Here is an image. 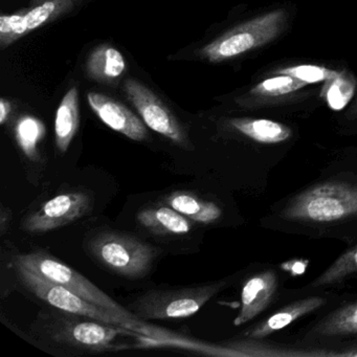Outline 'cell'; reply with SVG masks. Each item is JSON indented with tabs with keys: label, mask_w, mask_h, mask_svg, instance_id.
Masks as SVG:
<instances>
[{
	"label": "cell",
	"mask_w": 357,
	"mask_h": 357,
	"mask_svg": "<svg viewBox=\"0 0 357 357\" xmlns=\"http://www.w3.org/2000/svg\"><path fill=\"white\" fill-rule=\"evenodd\" d=\"M30 335L35 344L52 354L80 356L125 348V336H145L127 328L50 307L37 314Z\"/></svg>",
	"instance_id": "cell-1"
},
{
	"label": "cell",
	"mask_w": 357,
	"mask_h": 357,
	"mask_svg": "<svg viewBox=\"0 0 357 357\" xmlns=\"http://www.w3.org/2000/svg\"><path fill=\"white\" fill-rule=\"evenodd\" d=\"M13 263L22 265L43 279L58 284L89 301L91 304L114 313L116 317L127 321L133 331L143 334L150 340L160 342V340L168 338V334L144 324V321L137 319L128 308H125L112 300L103 290L97 287L93 282L89 281L76 269L64 264L45 250H34L28 254L16 255Z\"/></svg>",
	"instance_id": "cell-2"
},
{
	"label": "cell",
	"mask_w": 357,
	"mask_h": 357,
	"mask_svg": "<svg viewBox=\"0 0 357 357\" xmlns=\"http://www.w3.org/2000/svg\"><path fill=\"white\" fill-rule=\"evenodd\" d=\"M357 216V183L330 181L317 183L294 196L284 208L286 220L334 223Z\"/></svg>",
	"instance_id": "cell-3"
},
{
	"label": "cell",
	"mask_w": 357,
	"mask_h": 357,
	"mask_svg": "<svg viewBox=\"0 0 357 357\" xmlns=\"http://www.w3.org/2000/svg\"><path fill=\"white\" fill-rule=\"evenodd\" d=\"M87 250L102 266L130 280L149 275L160 256L155 246L130 234L112 229L95 234L87 242Z\"/></svg>",
	"instance_id": "cell-4"
},
{
	"label": "cell",
	"mask_w": 357,
	"mask_h": 357,
	"mask_svg": "<svg viewBox=\"0 0 357 357\" xmlns=\"http://www.w3.org/2000/svg\"><path fill=\"white\" fill-rule=\"evenodd\" d=\"M227 281L181 287L153 288L129 304L141 321L183 319L197 313L208 301L225 289Z\"/></svg>",
	"instance_id": "cell-5"
},
{
	"label": "cell",
	"mask_w": 357,
	"mask_h": 357,
	"mask_svg": "<svg viewBox=\"0 0 357 357\" xmlns=\"http://www.w3.org/2000/svg\"><path fill=\"white\" fill-rule=\"evenodd\" d=\"M283 10L269 12L227 31L202 47L199 55L212 63L227 61L277 38L285 26Z\"/></svg>",
	"instance_id": "cell-6"
},
{
	"label": "cell",
	"mask_w": 357,
	"mask_h": 357,
	"mask_svg": "<svg viewBox=\"0 0 357 357\" xmlns=\"http://www.w3.org/2000/svg\"><path fill=\"white\" fill-rule=\"evenodd\" d=\"M13 267L24 289L33 294L35 298L49 305L50 307L66 311V312L83 315V317L97 319L110 325L120 326L133 331L127 321L106 309L91 304L89 301L84 300L58 284L43 279L22 265L13 263Z\"/></svg>",
	"instance_id": "cell-7"
},
{
	"label": "cell",
	"mask_w": 357,
	"mask_h": 357,
	"mask_svg": "<svg viewBox=\"0 0 357 357\" xmlns=\"http://www.w3.org/2000/svg\"><path fill=\"white\" fill-rule=\"evenodd\" d=\"M124 91L127 98L139 112L146 126L160 133L181 149L193 150L187 131L176 116L148 87L139 81L128 79Z\"/></svg>",
	"instance_id": "cell-8"
},
{
	"label": "cell",
	"mask_w": 357,
	"mask_h": 357,
	"mask_svg": "<svg viewBox=\"0 0 357 357\" xmlns=\"http://www.w3.org/2000/svg\"><path fill=\"white\" fill-rule=\"evenodd\" d=\"M93 208V199L87 192H64L31 213L22 220V227L26 233H49L84 218Z\"/></svg>",
	"instance_id": "cell-9"
},
{
	"label": "cell",
	"mask_w": 357,
	"mask_h": 357,
	"mask_svg": "<svg viewBox=\"0 0 357 357\" xmlns=\"http://www.w3.org/2000/svg\"><path fill=\"white\" fill-rule=\"evenodd\" d=\"M72 7V0H35L30 9L0 17V47L7 49L22 37L45 26Z\"/></svg>",
	"instance_id": "cell-10"
},
{
	"label": "cell",
	"mask_w": 357,
	"mask_h": 357,
	"mask_svg": "<svg viewBox=\"0 0 357 357\" xmlns=\"http://www.w3.org/2000/svg\"><path fill=\"white\" fill-rule=\"evenodd\" d=\"M87 101L98 118L112 130L135 142L148 139L145 123L120 102L98 93H89Z\"/></svg>",
	"instance_id": "cell-11"
},
{
	"label": "cell",
	"mask_w": 357,
	"mask_h": 357,
	"mask_svg": "<svg viewBox=\"0 0 357 357\" xmlns=\"http://www.w3.org/2000/svg\"><path fill=\"white\" fill-rule=\"evenodd\" d=\"M277 289L275 271H264L250 275L242 286L241 308L234 324L241 326L258 317L273 302Z\"/></svg>",
	"instance_id": "cell-12"
},
{
	"label": "cell",
	"mask_w": 357,
	"mask_h": 357,
	"mask_svg": "<svg viewBox=\"0 0 357 357\" xmlns=\"http://www.w3.org/2000/svg\"><path fill=\"white\" fill-rule=\"evenodd\" d=\"M137 225L154 237L176 238L189 235L196 223L167 204H153L142 208Z\"/></svg>",
	"instance_id": "cell-13"
},
{
	"label": "cell",
	"mask_w": 357,
	"mask_h": 357,
	"mask_svg": "<svg viewBox=\"0 0 357 357\" xmlns=\"http://www.w3.org/2000/svg\"><path fill=\"white\" fill-rule=\"evenodd\" d=\"M160 202L185 215L196 225H215L222 217V210L218 204L204 199L192 191L178 190L170 192L160 198Z\"/></svg>",
	"instance_id": "cell-14"
},
{
	"label": "cell",
	"mask_w": 357,
	"mask_h": 357,
	"mask_svg": "<svg viewBox=\"0 0 357 357\" xmlns=\"http://www.w3.org/2000/svg\"><path fill=\"white\" fill-rule=\"evenodd\" d=\"M326 303V298L321 296H310V298H302L294 301L290 304L286 305L280 310L275 311L271 317L255 326L248 333L250 338H263L275 333L279 330L289 326L296 319L313 312L321 308Z\"/></svg>",
	"instance_id": "cell-15"
},
{
	"label": "cell",
	"mask_w": 357,
	"mask_h": 357,
	"mask_svg": "<svg viewBox=\"0 0 357 357\" xmlns=\"http://www.w3.org/2000/svg\"><path fill=\"white\" fill-rule=\"evenodd\" d=\"M80 124L79 112V93L77 87H73L64 96L56 112L55 143L58 152L66 153L70 148Z\"/></svg>",
	"instance_id": "cell-16"
},
{
	"label": "cell",
	"mask_w": 357,
	"mask_h": 357,
	"mask_svg": "<svg viewBox=\"0 0 357 357\" xmlns=\"http://www.w3.org/2000/svg\"><path fill=\"white\" fill-rule=\"evenodd\" d=\"M229 126L244 137L260 144L283 143L292 137V130L286 125L266 119H231Z\"/></svg>",
	"instance_id": "cell-17"
},
{
	"label": "cell",
	"mask_w": 357,
	"mask_h": 357,
	"mask_svg": "<svg viewBox=\"0 0 357 357\" xmlns=\"http://www.w3.org/2000/svg\"><path fill=\"white\" fill-rule=\"evenodd\" d=\"M86 70L93 80L109 83L124 74L126 62L119 50L109 45H102L96 47L89 55Z\"/></svg>",
	"instance_id": "cell-18"
},
{
	"label": "cell",
	"mask_w": 357,
	"mask_h": 357,
	"mask_svg": "<svg viewBox=\"0 0 357 357\" xmlns=\"http://www.w3.org/2000/svg\"><path fill=\"white\" fill-rule=\"evenodd\" d=\"M14 135L26 162L41 164L43 160L39 145L45 135V127L43 122L35 116H22L14 126Z\"/></svg>",
	"instance_id": "cell-19"
},
{
	"label": "cell",
	"mask_w": 357,
	"mask_h": 357,
	"mask_svg": "<svg viewBox=\"0 0 357 357\" xmlns=\"http://www.w3.org/2000/svg\"><path fill=\"white\" fill-rule=\"evenodd\" d=\"M321 337L357 335V301L336 309L311 331Z\"/></svg>",
	"instance_id": "cell-20"
},
{
	"label": "cell",
	"mask_w": 357,
	"mask_h": 357,
	"mask_svg": "<svg viewBox=\"0 0 357 357\" xmlns=\"http://www.w3.org/2000/svg\"><path fill=\"white\" fill-rule=\"evenodd\" d=\"M357 273V245L338 257L319 277L312 282L313 287L340 283L349 275Z\"/></svg>",
	"instance_id": "cell-21"
},
{
	"label": "cell",
	"mask_w": 357,
	"mask_h": 357,
	"mask_svg": "<svg viewBox=\"0 0 357 357\" xmlns=\"http://www.w3.org/2000/svg\"><path fill=\"white\" fill-rule=\"evenodd\" d=\"M354 91L355 82L352 77L340 73L335 78L326 81L321 96L325 98L331 109L338 112L348 105L354 96Z\"/></svg>",
	"instance_id": "cell-22"
},
{
	"label": "cell",
	"mask_w": 357,
	"mask_h": 357,
	"mask_svg": "<svg viewBox=\"0 0 357 357\" xmlns=\"http://www.w3.org/2000/svg\"><path fill=\"white\" fill-rule=\"evenodd\" d=\"M307 83L287 75H280L266 79L259 83L250 91V93L258 97H280L300 91Z\"/></svg>",
	"instance_id": "cell-23"
},
{
	"label": "cell",
	"mask_w": 357,
	"mask_h": 357,
	"mask_svg": "<svg viewBox=\"0 0 357 357\" xmlns=\"http://www.w3.org/2000/svg\"><path fill=\"white\" fill-rule=\"evenodd\" d=\"M275 74L287 75V76L294 77L307 84H310V83L323 82V81L326 82L330 79L335 78L340 73L329 70L324 66H298L282 68V70H277Z\"/></svg>",
	"instance_id": "cell-24"
},
{
	"label": "cell",
	"mask_w": 357,
	"mask_h": 357,
	"mask_svg": "<svg viewBox=\"0 0 357 357\" xmlns=\"http://www.w3.org/2000/svg\"><path fill=\"white\" fill-rule=\"evenodd\" d=\"M12 211L9 208L1 204L0 206V236L6 235L9 231L12 222Z\"/></svg>",
	"instance_id": "cell-25"
},
{
	"label": "cell",
	"mask_w": 357,
	"mask_h": 357,
	"mask_svg": "<svg viewBox=\"0 0 357 357\" xmlns=\"http://www.w3.org/2000/svg\"><path fill=\"white\" fill-rule=\"evenodd\" d=\"M11 110L12 105L10 101L3 98L0 100V124L5 125L9 121Z\"/></svg>",
	"instance_id": "cell-26"
},
{
	"label": "cell",
	"mask_w": 357,
	"mask_h": 357,
	"mask_svg": "<svg viewBox=\"0 0 357 357\" xmlns=\"http://www.w3.org/2000/svg\"><path fill=\"white\" fill-rule=\"evenodd\" d=\"M336 356H357V348L336 353Z\"/></svg>",
	"instance_id": "cell-27"
}]
</instances>
